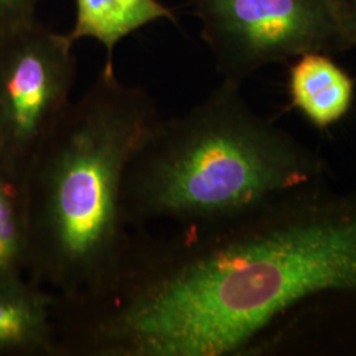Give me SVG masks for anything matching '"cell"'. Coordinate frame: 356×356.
<instances>
[{"label": "cell", "instance_id": "obj_1", "mask_svg": "<svg viewBox=\"0 0 356 356\" xmlns=\"http://www.w3.org/2000/svg\"><path fill=\"white\" fill-rule=\"evenodd\" d=\"M114 298L141 356H356V189L325 179L226 220L140 232Z\"/></svg>", "mask_w": 356, "mask_h": 356}, {"label": "cell", "instance_id": "obj_2", "mask_svg": "<svg viewBox=\"0 0 356 356\" xmlns=\"http://www.w3.org/2000/svg\"><path fill=\"white\" fill-rule=\"evenodd\" d=\"M160 119L152 95L107 63L72 101L26 173V275L57 296L89 292L114 270L131 231L128 164Z\"/></svg>", "mask_w": 356, "mask_h": 356}, {"label": "cell", "instance_id": "obj_3", "mask_svg": "<svg viewBox=\"0 0 356 356\" xmlns=\"http://www.w3.org/2000/svg\"><path fill=\"white\" fill-rule=\"evenodd\" d=\"M318 153L222 79L185 114L160 118L132 156L122 188L128 227L173 220L179 227L243 214L284 193L325 181Z\"/></svg>", "mask_w": 356, "mask_h": 356}, {"label": "cell", "instance_id": "obj_4", "mask_svg": "<svg viewBox=\"0 0 356 356\" xmlns=\"http://www.w3.org/2000/svg\"><path fill=\"white\" fill-rule=\"evenodd\" d=\"M222 79L242 85L268 65L353 45L347 0H186Z\"/></svg>", "mask_w": 356, "mask_h": 356}, {"label": "cell", "instance_id": "obj_5", "mask_svg": "<svg viewBox=\"0 0 356 356\" xmlns=\"http://www.w3.org/2000/svg\"><path fill=\"white\" fill-rule=\"evenodd\" d=\"M0 49V168L24 184L44 143L72 102L74 42L35 23Z\"/></svg>", "mask_w": 356, "mask_h": 356}, {"label": "cell", "instance_id": "obj_6", "mask_svg": "<svg viewBox=\"0 0 356 356\" xmlns=\"http://www.w3.org/2000/svg\"><path fill=\"white\" fill-rule=\"evenodd\" d=\"M56 293L31 277L0 280V356H58Z\"/></svg>", "mask_w": 356, "mask_h": 356}, {"label": "cell", "instance_id": "obj_7", "mask_svg": "<svg viewBox=\"0 0 356 356\" xmlns=\"http://www.w3.org/2000/svg\"><path fill=\"white\" fill-rule=\"evenodd\" d=\"M289 90L293 106L316 127L327 128L348 113L355 85L327 54L310 53L291 67Z\"/></svg>", "mask_w": 356, "mask_h": 356}, {"label": "cell", "instance_id": "obj_8", "mask_svg": "<svg viewBox=\"0 0 356 356\" xmlns=\"http://www.w3.org/2000/svg\"><path fill=\"white\" fill-rule=\"evenodd\" d=\"M76 20L67 35L73 42L92 38L102 44L107 63H114L116 45L159 20L176 23L175 13L159 0H74Z\"/></svg>", "mask_w": 356, "mask_h": 356}, {"label": "cell", "instance_id": "obj_9", "mask_svg": "<svg viewBox=\"0 0 356 356\" xmlns=\"http://www.w3.org/2000/svg\"><path fill=\"white\" fill-rule=\"evenodd\" d=\"M28 254L24 184L0 168V280L26 275Z\"/></svg>", "mask_w": 356, "mask_h": 356}, {"label": "cell", "instance_id": "obj_10", "mask_svg": "<svg viewBox=\"0 0 356 356\" xmlns=\"http://www.w3.org/2000/svg\"><path fill=\"white\" fill-rule=\"evenodd\" d=\"M38 0H0V38L32 24Z\"/></svg>", "mask_w": 356, "mask_h": 356}, {"label": "cell", "instance_id": "obj_11", "mask_svg": "<svg viewBox=\"0 0 356 356\" xmlns=\"http://www.w3.org/2000/svg\"><path fill=\"white\" fill-rule=\"evenodd\" d=\"M348 8H350V16H351V26H353V35H354V42L356 45V0H347Z\"/></svg>", "mask_w": 356, "mask_h": 356}]
</instances>
